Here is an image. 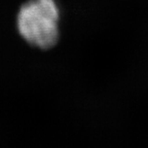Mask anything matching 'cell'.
I'll return each instance as SVG.
<instances>
[{"instance_id":"1","label":"cell","mask_w":148,"mask_h":148,"mask_svg":"<svg viewBox=\"0 0 148 148\" xmlns=\"http://www.w3.org/2000/svg\"><path fill=\"white\" fill-rule=\"evenodd\" d=\"M60 12L55 0H28L16 15V28L26 41L40 49H49L58 43Z\"/></svg>"}]
</instances>
